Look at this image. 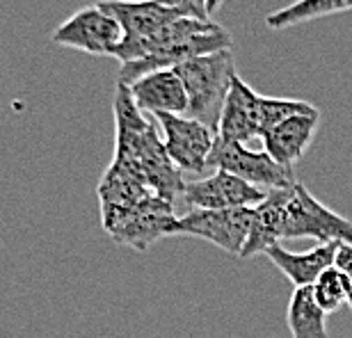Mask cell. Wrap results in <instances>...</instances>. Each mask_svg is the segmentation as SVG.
Returning a JSON list of instances; mask_svg holds the SVG:
<instances>
[{
    "mask_svg": "<svg viewBox=\"0 0 352 338\" xmlns=\"http://www.w3.org/2000/svg\"><path fill=\"white\" fill-rule=\"evenodd\" d=\"M318 108L309 101H300V98H281V96H261V124L263 135L277 124L286 122L288 117L307 115V112H316ZM261 135V137H263Z\"/></svg>",
    "mask_w": 352,
    "mask_h": 338,
    "instance_id": "20",
    "label": "cell"
},
{
    "mask_svg": "<svg viewBox=\"0 0 352 338\" xmlns=\"http://www.w3.org/2000/svg\"><path fill=\"white\" fill-rule=\"evenodd\" d=\"M176 220L179 217L174 213V203L163 196H153L131 208L101 210V224L108 236L133 249H146L149 245L170 238Z\"/></svg>",
    "mask_w": 352,
    "mask_h": 338,
    "instance_id": "3",
    "label": "cell"
},
{
    "mask_svg": "<svg viewBox=\"0 0 352 338\" xmlns=\"http://www.w3.org/2000/svg\"><path fill=\"white\" fill-rule=\"evenodd\" d=\"M156 122L163 131V144L172 163L181 172H206L217 133L188 115H156Z\"/></svg>",
    "mask_w": 352,
    "mask_h": 338,
    "instance_id": "8",
    "label": "cell"
},
{
    "mask_svg": "<svg viewBox=\"0 0 352 338\" xmlns=\"http://www.w3.org/2000/svg\"><path fill=\"white\" fill-rule=\"evenodd\" d=\"M334 265L339 267V270L346 274L348 281H350V288H352V245L348 243H341L339 245V249H336V260H334ZM348 308L352 311V295H350V304Z\"/></svg>",
    "mask_w": 352,
    "mask_h": 338,
    "instance_id": "22",
    "label": "cell"
},
{
    "mask_svg": "<svg viewBox=\"0 0 352 338\" xmlns=\"http://www.w3.org/2000/svg\"><path fill=\"white\" fill-rule=\"evenodd\" d=\"M284 240L298 238H314L318 245L325 243H348L352 245V222L343 215L334 213L325 203H320L302 183L288 190V199L284 206Z\"/></svg>",
    "mask_w": 352,
    "mask_h": 338,
    "instance_id": "4",
    "label": "cell"
},
{
    "mask_svg": "<svg viewBox=\"0 0 352 338\" xmlns=\"http://www.w3.org/2000/svg\"><path fill=\"white\" fill-rule=\"evenodd\" d=\"M115 124L117 146L112 163L131 172L165 201L174 203L176 196L186 190V183L181 179L183 172L167 156L156 124L144 117L135 98L131 96V89L122 82H117L115 91Z\"/></svg>",
    "mask_w": 352,
    "mask_h": 338,
    "instance_id": "1",
    "label": "cell"
},
{
    "mask_svg": "<svg viewBox=\"0 0 352 338\" xmlns=\"http://www.w3.org/2000/svg\"><path fill=\"white\" fill-rule=\"evenodd\" d=\"M320 126V110L307 112V115L288 117L286 122L277 124L263 135L265 151L277 160L279 165L293 169L295 163L305 156L309 144Z\"/></svg>",
    "mask_w": 352,
    "mask_h": 338,
    "instance_id": "15",
    "label": "cell"
},
{
    "mask_svg": "<svg viewBox=\"0 0 352 338\" xmlns=\"http://www.w3.org/2000/svg\"><path fill=\"white\" fill-rule=\"evenodd\" d=\"M222 3H224V0H208V16L210 19H213V14L222 7Z\"/></svg>",
    "mask_w": 352,
    "mask_h": 338,
    "instance_id": "23",
    "label": "cell"
},
{
    "mask_svg": "<svg viewBox=\"0 0 352 338\" xmlns=\"http://www.w3.org/2000/svg\"><path fill=\"white\" fill-rule=\"evenodd\" d=\"M265 190L238 179V176L215 169L206 179L186 183L183 201L190 210H229L254 208L265 199Z\"/></svg>",
    "mask_w": 352,
    "mask_h": 338,
    "instance_id": "9",
    "label": "cell"
},
{
    "mask_svg": "<svg viewBox=\"0 0 352 338\" xmlns=\"http://www.w3.org/2000/svg\"><path fill=\"white\" fill-rule=\"evenodd\" d=\"M341 12H352V0H295L277 12L267 14L265 25L270 30H286V27L302 25Z\"/></svg>",
    "mask_w": 352,
    "mask_h": 338,
    "instance_id": "18",
    "label": "cell"
},
{
    "mask_svg": "<svg viewBox=\"0 0 352 338\" xmlns=\"http://www.w3.org/2000/svg\"><path fill=\"white\" fill-rule=\"evenodd\" d=\"M231 41H234V39H231V32H227L220 25L217 30L197 34V37H192V39H186V41H179V44L160 48V51L146 55V58H142V60H135V62H129V65H122V69H119V80L117 82H122V84L129 87V84L140 80L146 74L165 71V69H176V67H181L183 62L201 58V55L229 51Z\"/></svg>",
    "mask_w": 352,
    "mask_h": 338,
    "instance_id": "10",
    "label": "cell"
},
{
    "mask_svg": "<svg viewBox=\"0 0 352 338\" xmlns=\"http://www.w3.org/2000/svg\"><path fill=\"white\" fill-rule=\"evenodd\" d=\"M188 91V117L206 124L217 133L224 103L236 78L234 55L229 51L201 55L174 69Z\"/></svg>",
    "mask_w": 352,
    "mask_h": 338,
    "instance_id": "2",
    "label": "cell"
},
{
    "mask_svg": "<svg viewBox=\"0 0 352 338\" xmlns=\"http://www.w3.org/2000/svg\"><path fill=\"white\" fill-rule=\"evenodd\" d=\"M160 5L176 10L181 16L199 19V21H213L208 16V0H158Z\"/></svg>",
    "mask_w": 352,
    "mask_h": 338,
    "instance_id": "21",
    "label": "cell"
},
{
    "mask_svg": "<svg viewBox=\"0 0 352 338\" xmlns=\"http://www.w3.org/2000/svg\"><path fill=\"white\" fill-rule=\"evenodd\" d=\"M131 96L135 98L142 112L156 115H188V91L174 69L153 71L129 84Z\"/></svg>",
    "mask_w": 352,
    "mask_h": 338,
    "instance_id": "13",
    "label": "cell"
},
{
    "mask_svg": "<svg viewBox=\"0 0 352 338\" xmlns=\"http://www.w3.org/2000/svg\"><path fill=\"white\" fill-rule=\"evenodd\" d=\"M208 167L224 169V172L265 190V192L267 190H288L298 183L293 169L279 165L267 151H252L238 142H220L217 139Z\"/></svg>",
    "mask_w": 352,
    "mask_h": 338,
    "instance_id": "7",
    "label": "cell"
},
{
    "mask_svg": "<svg viewBox=\"0 0 352 338\" xmlns=\"http://www.w3.org/2000/svg\"><path fill=\"white\" fill-rule=\"evenodd\" d=\"M256 135H263L261 94H256L241 76H236L224 103L220 126H217V139L245 144Z\"/></svg>",
    "mask_w": 352,
    "mask_h": 338,
    "instance_id": "11",
    "label": "cell"
},
{
    "mask_svg": "<svg viewBox=\"0 0 352 338\" xmlns=\"http://www.w3.org/2000/svg\"><path fill=\"white\" fill-rule=\"evenodd\" d=\"M341 243H325L316 245L309 251H291L284 245H272L265 251V256L272 260V265L291 281L295 288L314 286L320 279V274L329 270L336 260V249Z\"/></svg>",
    "mask_w": 352,
    "mask_h": 338,
    "instance_id": "14",
    "label": "cell"
},
{
    "mask_svg": "<svg viewBox=\"0 0 352 338\" xmlns=\"http://www.w3.org/2000/svg\"><path fill=\"white\" fill-rule=\"evenodd\" d=\"M98 7L119 21L124 30L122 46H133L138 41H144L163 25L181 19L179 12L160 5L158 0H98Z\"/></svg>",
    "mask_w": 352,
    "mask_h": 338,
    "instance_id": "12",
    "label": "cell"
},
{
    "mask_svg": "<svg viewBox=\"0 0 352 338\" xmlns=\"http://www.w3.org/2000/svg\"><path fill=\"white\" fill-rule=\"evenodd\" d=\"M288 190H267L265 199L258 203V206H254L252 231H250L248 245H245L241 258L265 254L272 245L284 243L281 227H284V206L288 199Z\"/></svg>",
    "mask_w": 352,
    "mask_h": 338,
    "instance_id": "16",
    "label": "cell"
},
{
    "mask_svg": "<svg viewBox=\"0 0 352 338\" xmlns=\"http://www.w3.org/2000/svg\"><path fill=\"white\" fill-rule=\"evenodd\" d=\"M311 288H314L316 302H318V306L325 313H334V311H339L341 306L350 304V295H352L350 281L336 265L322 272L320 279L316 281Z\"/></svg>",
    "mask_w": 352,
    "mask_h": 338,
    "instance_id": "19",
    "label": "cell"
},
{
    "mask_svg": "<svg viewBox=\"0 0 352 338\" xmlns=\"http://www.w3.org/2000/svg\"><path fill=\"white\" fill-rule=\"evenodd\" d=\"M254 208H229V210H188L176 220L172 236L201 238L217 249L238 256L248 245Z\"/></svg>",
    "mask_w": 352,
    "mask_h": 338,
    "instance_id": "6",
    "label": "cell"
},
{
    "mask_svg": "<svg viewBox=\"0 0 352 338\" xmlns=\"http://www.w3.org/2000/svg\"><path fill=\"white\" fill-rule=\"evenodd\" d=\"M286 322L293 338H329L327 313L318 306L311 286L293 291L291 302H288Z\"/></svg>",
    "mask_w": 352,
    "mask_h": 338,
    "instance_id": "17",
    "label": "cell"
},
{
    "mask_svg": "<svg viewBox=\"0 0 352 338\" xmlns=\"http://www.w3.org/2000/svg\"><path fill=\"white\" fill-rule=\"evenodd\" d=\"M51 41L55 46L76 48L87 55L115 58V51L124 41V30L115 16L94 3L80 7L67 21H62L53 30Z\"/></svg>",
    "mask_w": 352,
    "mask_h": 338,
    "instance_id": "5",
    "label": "cell"
}]
</instances>
